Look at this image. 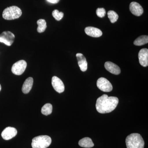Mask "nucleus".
Masks as SVG:
<instances>
[{"label": "nucleus", "mask_w": 148, "mask_h": 148, "mask_svg": "<svg viewBox=\"0 0 148 148\" xmlns=\"http://www.w3.org/2000/svg\"><path fill=\"white\" fill-rule=\"evenodd\" d=\"M119 99L116 97H109L104 94L98 98L96 101V108L101 114L108 113L114 110L119 103Z\"/></svg>", "instance_id": "obj_1"}, {"label": "nucleus", "mask_w": 148, "mask_h": 148, "mask_svg": "<svg viewBox=\"0 0 148 148\" xmlns=\"http://www.w3.org/2000/svg\"><path fill=\"white\" fill-rule=\"evenodd\" d=\"M127 148H144L145 142L142 136L138 133H132L125 140Z\"/></svg>", "instance_id": "obj_2"}, {"label": "nucleus", "mask_w": 148, "mask_h": 148, "mask_svg": "<svg viewBox=\"0 0 148 148\" xmlns=\"http://www.w3.org/2000/svg\"><path fill=\"white\" fill-rule=\"evenodd\" d=\"M22 14L21 9L16 6H12L5 8L3 12V17L5 20H11L18 18Z\"/></svg>", "instance_id": "obj_3"}, {"label": "nucleus", "mask_w": 148, "mask_h": 148, "mask_svg": "<svg viewBox=\"0 0 148 148\" xmlns=\"http://www.w3.org/2000/svg\"><path fill=\"white\" fill-rule=\"evenodd\" d=\"M51 143V139L47 135H40L33 138L32 145L33 148H47Z\"/></svg>", "instance_id": "obj_4"}, {"label": "nucleus", "mask_w": 148, "mask_h": 148, "mask_svg": "<svg viewBox=\"0 0 148 148\" xmlns=\"http://www.w3.org/2000/svg\"><path fill=\"white\" fill-rule=\"evenodd\" d=\"M27 63L24 60H21L14 63L12 67V73L16 75H22L26 70Z\"/></svg>", "instance_id": "obj_5"}, {"label": "nucleus", "mask_w": 148, "mask_h": 148, "mask_svg": "<svg viewBox=\"0 0 148 148\" xmlns=\"http://www.w3.org/2000/svg\"><path fill=\"white\" fill-rule=\"evenodd\" d=\"M97 87L102 91L105 92H110L112 90V85L107 79L101 77L97 82Z\"/></svg>", "instance_id": "obj_6"}, {"label": "nucleus", "mask_w": 148, "mask_h": 148, "mask_svg": "<svg viewBox=\"0 0 148 148\" xmlns=\"http://www.w3.org/2000/svg\"><path fill=\"white\" fill-rule=\"evenodd\" d=\"M15 36L9 31L3 32L0 34V42L3 43L5 45L10 46L14 42Z\"/></svg>", "instance_id": "obj_7"}, {"label": "nucleus", "mask_w": 148, "mask_h": 148, "mask_svg": "<svg viewBox=\"0 0 148 148\" xmlns=\"http://www.w3.org/2000/svg\"><path fill=\"white\" fill-rule=\"evenodd\" d=\"M51 84L54 90L58 93H62L65 90V86L64 83L57 77H52Z\"/></svg>", "instance_id": "obj_8"}, {"label": "nucleus", "mask_w": 148, "mask_h": 148, "mask_svg": "<svg viewBox=\"0 0 148 148\" xmlns=\"http://www.w3.org/2000/svg\"><path fill=\"white\" fill-rule=\"evenodd\" d=\"M17 131L16 128L13 127H6L1 133V136L4 140H8L12 139L17 134Z\"/></svg>", "instance_id": "obj_9"}, {"label": "nucleus", "mask_w": 148, "mask_h": 148, "mask_svg": "<svg viewBox=\"0 0 148 148\" xmlns=\"http://www.w3.org/2000/svg\"><path fill=\"white\" fill-rule=\"evenodd\" d=\"M139 62L141 66L147 67L148 66V49H142L140 51L138 54Z\"/></svg>", "instance_id": "obj_10"}, {"label": "nucleus", "mask_w": 148, "mask_h": 148, "mask_svg": "<svg viewBox=\"0 0 148 148\" xmlns=\"http://www.w3.org/2000/svg\"><path fill=\"white\" fill-rule=\"evenodd\" d=\"M130 10L131 13L136 16L142 15L144 12L143 8L140 4L135 2H132L130 5Z\"/></svg>", "instance_id": "obj_11"}, {"label": "nucleus", "mask_w": 148, "mask_h": 148, "mask_svg": "<svg viewBox=\"0 0 148 148\" xmlns=\"http://www.w3.org/2000/svg\"><path fill=\"white\" fill-rule=\"evenodd\" d=\"M105 67L106 70L114 75H119L121 73V69L116 64L112 62L108 61L105 64Z\"/></svg>", "instance_id": "obj_12"}, {"label": "nucleus", "mask_w": 148, "mask_h": 148, "mask_svg": "<svg viewBox=\"0 0 148 148\" xmlns=\"http://www.w3.org/2000/svg\"><path fill=\"white\" fill-rule=\"evenodd\" d=\"M85 32L88 36L94 38H98L103 35V33L100 29L93 27H86L85 29Z\"/></svg>", "instance_id": "obj_13"}, {"label": "nucleus", "mask_w": 148, "mask_h": 148, "mask_svg": "<svg viewBox=\"0 0 148 148\" xmlns=\"http://www.w3.org/2000/svg\"><path fill=\"white\" fill-rule=\"evenodd\" d=\"M76 57L81 71L82 72L86 71L87 69L88 63L85 57L81 53H77Z\"/></svg>", "instance_id": "obj_14"}, {"label": "nucleus", "mask_w": 148, "mask_h": 148, "mask_svg": "<svg viewBox=\"0 0 148 148\" xmlns=\"http://www.w3.org/2000/svg\"><path fill=\"white\" fill-rule=\"evenodd\" d=\"M34 83V79L30 77L26 79L23 84L22 87V91L23 93L27 94L30 92L32 89Z\"/></svg>", "instance_id": "obj_15"}, {"label": "nucleus", "mask_w": 148, "mask_h": 148, "mask_svg": "<svg viewBox=\"0 0 148 148\" xmlns=\"http://www.w3.org/2000/svg\"><path fill=\"white\" fill-rule=\"evenodd\" d=\"M79 145L82 147L90 148L94 147L92 140L89 138H84L79 140Z\"/></svg>", "instance_id": "obj_16"}, {"label": "nucleus", "mask_w": 148, "mask_h": 148, "mask_svg": "<svg viewBox=\"0 0 148 148\" xmlns=\"http://www.w3.org/2000/svg\"><path fill=\"white\" fill-rule=\"evenodd\" d=\"M147 36H142L138 37L134 41V44L136 46H142L148 43Z\"/></svg>", "instance_id": "obj_17"}, {"label": "nucleus", "mask_w": 148, "mask_h": 148, "mask_svg": "<svg viewBox=\"0 0 148 148\" xmlns=\"http://www.w3.org/2000/svg\"><path fill=\"white\" fill-rule=\"evenodd\" d=\"M37 23L38 26L37 28V32L39 33L44 32L47 27L45 20L43 19H40L37 21Z\"/></svg>", "instance_id": "obj_18"}, {"label": "nucleus", "mask_w": 148, "mask_h": 148, "mask_svg": "<svg viewBox=\"0 0 148 148\" xmlns=\"http://www.w3.org/2000/svg\"><path fill=\"white\" fill-rule=\"evenodd\" d=\"M52 112V106L50 103L46 104L43 106L41 109V113L45 115L50 114Z\"/></svg>", "instance_id": "obj_19"}, {"label": "nucleus", "mask_w": 148, "mask_h": 148, "mask_svg": "<svg viewBox=\"0 0 148 148\" xmlns=\"http://www.w3.org/2000/svg\"><path fill=\"white\" fill-rule=\"evenodd\" d=\"M108 17L111 23H114L116 22L118 19L119 16L113 10H110L108 12Z\"/></svg>", "instance_id": "obj_20"}, {"label": "nucleus", "mask_w": 148, "mask_h": 148, "mask_svg": "<svg viewBox=\"0 0 148 148\" xmlns=\"http://www.w3.org/2000/svg\"><path fill=\"white\" fill-rule=\"evenodd\" d=\"M52 16L57 21H60L64 17V14L63 12H60L57 10H55L52 12Z\"/></svg>", "instance_id": "obj_21"}, {"label": "nucleus", "mask_w": 148, "mask_h": 148, "mask_svg": "<svg viewBox=\"0 0 148 148\" xmlns=\"http://www.w3.org/2000/svg\"><path fill=\"white\" fill-rule=\"evenodd\" d=\"M96 14L99 17L102 18L106 15V11L104 8H98L96 10Z\"/></svg>", "instance_id": "obj_22"}, {"label": "nucleus", "mask_w": 148, "mask_h": 148, "mask_svg": "<svg viewBox=\"0 0 148 148\" xmlns=\"http://www.w3.org/2000/svg\"><path fill=\"white\" fill-rule=\"evenodd\" d=\"M48 2L51 3L56 4L60 0H46Z\"/></svg>", "instance_id": "obj_23"}, {"label": "nucleus", "mask_w": 148, "mask_h": 148, "mask_svg": "<svg viewBox=\"0 0 148 148\" xmlns=\"http://www.w3.org/2000/svg\"><path fill=\"white\" fill-rule=\"evenodd\" d=\"M1 84H0V91H1Z\"/></svg>", "instance_id": "obj_24"}]
</instances>
